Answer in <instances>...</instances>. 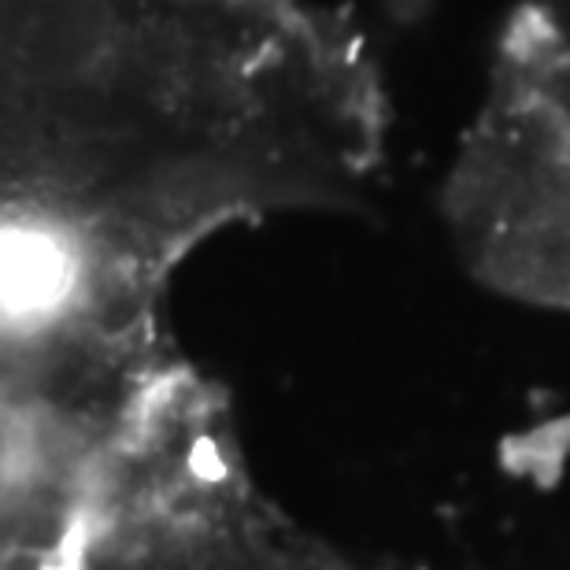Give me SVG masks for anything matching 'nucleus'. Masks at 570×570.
<instances>
[{
  "instance_id": "f257e3e1",
  "label": "nucleus",
  "mask_w": 570,
  "mask_h": 570,
  "mask_svg": "<svg viewBox=\"0 0 570 570\" xmlns=\"http://www.w3.org/2000/svg\"><path fill=\"white\" fill-rule=\"evenodd\" d=\"M444 215L485 285L570 312V0L511 16Z\"/></svg>"
},
{
  "instance_id": "f03ea898",
  "label": "nucleus",
  "mask_w": 570,
  "mask_h": 570,
  "mask_svg": "<svg viewBox=\"0 0 570 570\" xmlns=\"http://www.w3.org/2000/svg\"><path fill=\"white\" fill-rule=\"evenodd\" d=\"M97 248L75 219L0 208V345H38L89 312Z\"/></svg>"
},
{
  "instance_id": "7ed1b4c3",
  "label": "nucleus",
  "mask_w": 570,
  "mask_h": 570,
  "mask_svg": "<svg viewBox=\"0 0 570 570\" xmlns=\"http://www.w3.org/2000/svg\"><path fill=\"white\" fill-rule=\"evenodd\" d=\"M63 466H71V433L63 438L41 396L0 382V541L30 527L60 489Z\"/></svg>"
}]
</instances>
